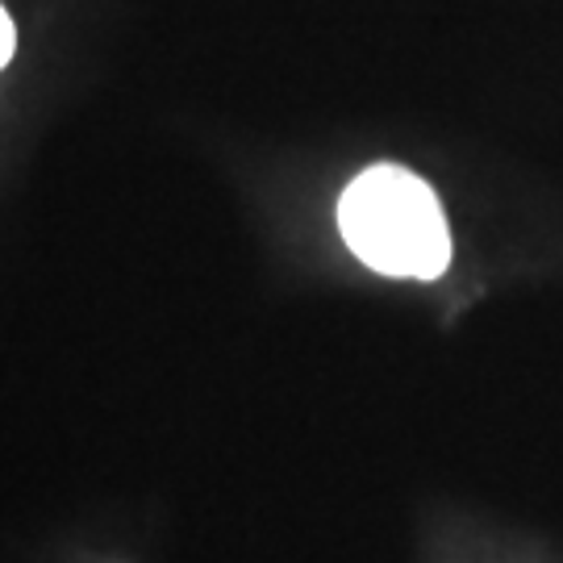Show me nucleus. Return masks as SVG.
Segmentation results:
<instances>
[{"mask_svg": "<svg viewBox=\"0 0 563 563\" xmlns=\"http://www.w3.org/2000/svg\"><path fill=\"white\" fill-rule=\"evenodd\" d=\"M339 230L346 246L384 276L434 280L451 263V230L439 197L393 163H376L351 180L339 201Z\"/></svg>", "mask_w": 563, "mask_h": 563, "instance_id": "obj_1", "label": "nucleus"}, {"mask_svg": "<svg viewBox=\"0 0 563 563\" xmlns=\"http://www.w3.org/2000/svg\"><path fill=\"white\" fill-rule=\"evenodd\" d=\"M13 46H18V30H13V21H9V13L0 9V67L13 59Z\"/></svg>", "mask_w": 563, "mask_h": 563, "instance_id": "obj_2", "label": "nucleus"}]
</instances>
